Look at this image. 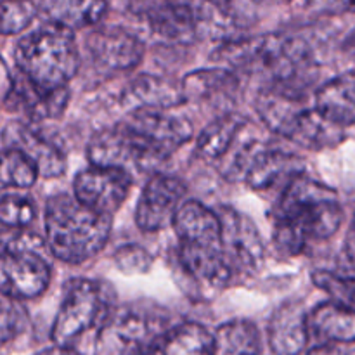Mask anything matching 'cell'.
Instances as JSON below:
<instances>
[{
	"label": "cell",
	"instance_id": "obj_34",
	"mask_svg": "<svg viewBox=\"0 0 355 355\" xmlns=\"http://www.w3.org/2000/svg\"><path fill=\"white\" fill-rule=\"evenodd\" d=\"M305 7L319 14H352L355 12V0H302Z\"/></svg>",
	"mask_w": 355,
	"mask_h": 355
},
{
	"label": "cell",
	"instance_id": "obj_3",
	"mask_svg": "<svg viewBox=\"0 0 355 355\" xmlns=\"http://www.w3.org/2000/svg\"><path fill=\"white\" fill-rule=\"evenodd\" d=\"M231 71L267 76L269 87L305 92L312 55L304 40L290 35L269 33L222 45L215 55Z\"/></svg>",
	"mask_w": 355,
	"mask_h": 355
},
{
	"label": "cell",
	"instance_id": "obj_16",
	"mask_svg": "<svg viewBox=\"0 0 355 355\" xmlns=\"http://www.w3.org/2000/svg\"><path fill=\"white\" fill-rule=\"evenodd\" d=\"M68 87L54 90L42 89L30 82L26 76L17 73V76H14L12 90L3 103L7 107H10V111H21L30 120L42 121L61 116L68 106Z\"/></svg>",
	"mask_w": 355,
	"mask_h": 355
},
{
	"label": "cell",
	"instance_id": "obj_6",
	"mask_svg": "<svg viewBox=\"0 0 355 355\" xmlns=\"http://www.w3.org/2000/svg\"><path fill=\"white\" fill-rule=\"evenodd\" d=\"M17 69L42 89H62L78 73L80 51L73 31L44 24L14 49Z\"/></svg>",
	"mask_w": 355,
	"mask_h": 355
},
{
	"label": "cell",
	"instance_id": "obj_5",
	"mask_svg": "<svg viewBox=\"0 0 355 355\" xmlns=\"http://www.w3.org/2000/svg\"><path fill=\"white\" fill-rule=\"evenodd\" d=\"M257 113L269 130L300 148L322 151L345 139V128L333 123L307 103L305 92L267 87L255 101Z\"/></svg>",
	"mask_w": 355,
	"mask_h": 355
},
{
	"label": "cell",
	"instance_id": "obj_19",
	"mask_svg": "<svg viewBox=\"0 0 355 355\" xmlns=\"http://www.w3.org/2000/svg\"><path fill=\"white\" fill-rule=\"evenodd\" d=\"M134 355H214V335L198 322H180Z\"/></svg>",
	"mask_w": 355,
	"mask_h": 355
},
{
	"label": "cell",
	"instance_id": "obj_32",
	"mask_svg": "<svg viewBox=\"0 0 355 355\" xmlns=\"http://www.w3.org/2000/svg\"><path fill=\"white\" fill-rule=\"evenodd\" d=\"M37 217L35 203L21 194L0 198V224L3 227H28Z\"/></svg>",
	"mask_w": 355,
	"mask_h": 355
},
{
	"label": "cell",
	"instance_id": "obj_29",
	"mask_svg": "<svg viewBox=\"0 0 355 355\" xmlns=\"http://www.w3.org/2000/svg\"><path fill=\"white\" fill-rule=\"evenodd\" d=\"M38 16L35 0H0V35L23 33Z\"/></svg>",
	"mask_w": 355,
	"mask_h": 355
},
{
	"label": "cell",
	"instance_id": "obj_38",
	"mask_svg": "<svg viewBox=\"0 0 355 355\" xmlns=\"http://www.w3.org/2000/svg\"><path fill=\"white\" fill-rule=\"evenodd\" d=\"M343 51H345V54L349 55L352 61H355V30L347 37L345 44H343Z\"/></svg>",
	"mask_w": 355,
	"mask_h": 355
},
{
	"label": "cell",
	"instance_id": "obj_35",
	"mask_svg": "<svg viewBox=\"0 0 355 355\" xmlns=\"http://www.w3.org/2000/svg\"><path fill=\"white\" fill-rule=\"evenodd\" d=\"M14 76L10 75L9 68H7V62L3 61V58L0 55V101H6L7 96L12 90Z\"/></svg>",
	"mask_w": 355,
	"mask_h": 355
},
{
	"label": "cell",
	"instance_id": "obj_39",
	"mask_svg": "<svg viewBox=\"0 0 355 355\" xmlns=\"http://www.w3.org/2000/svg\"><path fill=\"white\" fill-rule=\"evenodd\" d=\"M203 2L208 3V6H214V7H218V9H220V7L229 6V3H231V0H203Z\"/></svg>",
	"mask_w": 355,
	"mask_h": 355
},
{
	"label": "cell",
	"instance_id": "obj_24",
	"mask_svg": "<svg viewBox=\"0 0 355 355\" xmlns=\"http://www.w3.org/2000/svg\"><path fill=\"white\" fill-rule=\"evenodd\" d=\"M248 128V120L243 114L229 111L207 125L196 141V156L205 162L220 163L236 142Z\"/></svg>",
	"mask_w": 355,
	"mask_h": 355
},
{
	"label": "cell",
	"instance_id": "obj_28",
	"mask_svg": "<svg viewBox=\"0 0 355 355\" xmlns=\"http://www.w3.org/2000/svg\"><path fill=\"white\" fill-rule=\"evenodd\" d=\"M38 177L37 166L23 153L9 148L0 151V189H28Z\"/></svg>",
	"mask_w": 355,
	"mask_h": 355
},
{
	"label": "cell",
	"instance_id": "obj_25",
	"mask_svg": "<svg viewBox=\"0 0 355 355\" xmlns=\"http://www.w3.org/2000/svg\"><path fill=\"white\" fill-rule=\"evenodd\" d=\"M314 104L333 123L343 128L355 125V71L343 73L319 87Z\"/></svg>",
	"mask_w": 355,
	"mask_h": 355
},
{
	"label": "cell",
	"instance_id": "obj_10",
	"mask_svg": "<svg viewBox=\"0 0 355 355\" xmlns=\"http://www.w3.org/2000/svg\"><path fill=\"white\" fill-rule=\"evenodd\" d=\"M187 187L180 179L156 173L142 189L135 208V224L144 232H159L173 225L177 211L186 203Z\"/></svg>",
	"mask_w": 355,
	"mask_h": 355
},
{
	"label": "cell",
	"instance_id": "obj_31",
	"mask_svg": "<svg viewBox=\"0 0 355 355\" xmlns=\"http://www.w3.org/2000/svg\"><path fill=\"white\" fill-rule=\"evenodd\" d=\"M312 281L318 288L331 295L338 304L355 311V274H336L331 270H315Z\"/></svg>",
	"mask_w": 355,
	"mask_h": 355
},
{
	"label": "cell",
	"instance_id": "obj_1",
	"mask_svg": "<svg viewBox=\"0 0 355 355\" xmlns=\"http://www.w3.org/2000/svg\"><path fill=\"white\" fill-rule=\"evenodd\" d=\"M193 139L189 120L166 111L134 110L114 127L97 132L87 156L97 166L151 170Z\"/></svg>",
	"mask_w": 355,
	"mask_h": 355
},
{
	"label": "cell",
	"instance_id": "obj_8",
	"mask_svg": "<svg viewBox=\"0 0 355 355\" xmlns=\"http://www.w3.org/2000/svg\"><path fill=\"white\" fill-rule=\"evenodd\" d=\"M168 328L166 314L158 309L137 304L114 307L99 326L94 355H134Z\"/></svg>",
	"mask_w": 355,
	"mask_h": 355
},
{
	"label": "cell",
	"instance_id": "obj_22",
	"mask_svg": "<svg viewBox=\"0 0 355 355\" xmlns=\"http://www.w3.org/2000/svg\"><path fill=\"white\" fill-rule=\"evenodd\" d=\"M184 97L193 103H210L215 106L234 103L238 96V78L227 68H205L184 76Z\"/></svg>",
	"mask_w": 355,
	"mask_h": 355
},
{
	"label": "cell",
	"instance_id": "obj_11",
	"mask_svg": "<svg viewBox=\"0 0 355 355\" xmlns=\"http://www.w3.org/2000/svg\"><path fill=\"white\" fill-rule=\"evenodd\" d=\"M132 189V173L113 166L90 165L73 180V196L90 210L113 215Z\"/></svg>",
	"mask_w": 355,
	"mask_h": 355
},
{
	"label": "cell",
	"instance_id": "obj_4",
	"mask_svg": "<svg viewBox=\"0 0 355 355\" xmlns=\"http://www.w3.org/2000/svg\"><path fill=\"white\" fill-rule=\"evenodd\" d=\"M45 245L58 260L83 263L103 252L111 234L110 215L97 214L75 196L58 194L45 207Z\"/></svg>",
	"mask_w": 355,
	"mask_h": 355
},
{
	"label": "cell",
	"instance_id": "obj_30",
	"mask_svg": "<svg viewBox=\"0 0 355 355\" xmlns=\"http://www.w3.org/2000/svg\"><path fill=\"white\" fill-rule=\"evenodd\" d=\"M47 248L45 238L28 227L0 229V255H40Z\"/></svg>",
	"mask_w": 355,
	"mask_h": 355
},
{
	"label": "cell",
	"instance_id": "obj_23",
	"mask_svg": "<svg viewBox=\"0 0 355 355\" xmlns=\"http://www.w3.org/2000/svg\"><path fill=\"white\" fill-rule=\"evenodd\" d=\"M107 12V0H38L45 24L75 31L96 26Z\"/></svg>",
	"mask_w": 355,
	"mask_h": 355
},
{
	"label": "cell",
	"instance_id": "obj_9",
	"mask_svg": "<svg viewBox=\"0 0 355 355\" xmlns=\"http://www.w3.org/2000/svg\"><path fill=\"white\" fill-rule=\"evenodd\" d=\"M220 218L222 252L234 276H252L263 262V241L255 224L232 207L217 210Z\"/></svg>",
	"mask_w": 355,
	"mask_h": 355
},
{
	"label": "cell",
	"instance_id": "obj_13",
	"mask_svg": "<svg viewBox=\"0 0 355 355\" xmlns=\"http://www.w3.org/2000/svg\"><path fill=\"white\" fill-rule=\"evenodd\" d=\"M51 284V267L40 255H0V297L33 300Z\"/></svg>",
	"mask_w": 355,
	"mask_h": 355
},
{
	"label": "cell",
	"instance_id": "obj_27",
	"mask_svg": "<svg viewBox=\"0 0 355 355\" xmlns=\"http://www.w3.org/2000/svg\"><path fill=\"white\" fill-rule=\"evenodd\" d=\"M214 355H262L259 328L246 319L225 322L214 335Z\"/></svg>",
	"mask_w": 355,
	"mask_h": 355
},
{
	"label": "cell",
	"instance_id": "obj_26",
	"mask_svg": "<svg viewBox=\"0 0 355 355\" xmlns=\"http://www.w3.org/2000/svg\"><path fill=\"white\" fill-rule=\"evenodd\" d=\"M309 329L322 343L355 342V311L338 302H324L309 315Z\"/></svg>",
	"mask_w": 355,
	"mask_h": 355
},
{
	"label": "cell",
	"instance_id": "obj_21",
	"mask_svg": "<svg viewBox=\"0 0 355 355\" xmlns=\"http://www.w3.org/2000/svg\"><path fill=\"white\" fill-rule=\"evenodd\" d=\"M123 103L134 110L165 111L186 103L182 83L156 75H141L123 92Z\"/></svg>",
	"mask_w": 355,
	"mask_h": 355
},
{
	"label": "cell",
	"instance_id": "obj_15",
	"mask_svg": "<svg viewBox=\"0 0 355 355\" xmlns=\"http://www.w3.org/2000/svg\"><path fill=\"white\" fill-rule=\"evenodd\" d=\"M6 148L23 153L44 179H55L66 172V156L54 142L23 121H10L2 130Z\"/></svg>",
	"mask_w": 355,
	"mask_h": 355
},
{
	"label": "cell",
	"instance_id": "obj_7",
	"mask_svg": "<svg viewBox=\"0 0 355 355\" xmlns=\"http://www.w3.org/2000/svg\"><path fill=\"white\" fill-rule=\"evenodd\" d=\"M114 309V293L110 284L96 279H75L66 284V293L52 324L51 338L58 347L73 342L106 321Z\"/></svg>",
	"mask_w": 355,
	"mask_h": 355
},
{
	"label": "cell",
	"instance_id": "obj_17",
	"mask_svg": "<svg viewBox=\"0 0 355 355\" xmlns=\"http://www.w3.org/2000/svg\"><path fill=\"white\" fill-rule=\"evenodd\" d=\"M309 335V315L298 302L277 307L267 326L270 350L276 355H300L307 347Z\"/></svg>",
	"mask_w": 355,
	"mask_h": 355
},
{
	"label": "cell",
	"instance_id": "obj_40",
	"mask_svg": "<svg viewBox=\"0 0 355 355\" xmlns=\"http://www.w3.org/2000/svg\"><path fill=\"white\" fill-rule=\"evenodd\" d=\"M345 355H355V350H354V352H350V354H345Z\"/></svg>",
	"mask_w": 355,
	"mask_h": 355
},
{
	"label": "cell",
	"instance_id": "obj_12",
	"mask_svg": "<svg viewBox=\"0 0 355 355\" xmlns=\"http://www.w3.org/2000/svg\"><path fill=\"white\" fill-rule=\"evenodd\" d=\"M85 47L90 59L110 71H130L144 58L141 38L120 26H103L90 31Z\"/></svg>",
	"mask_w": 355,
	"mask_h": 355
},
{
	"label": "cell",
	"instance_id": "obj_18",
	"mask_svg": "<svg viewBox=\"0 0 355 355\" xmlns=\"http://www.w3.org/2000/svg\"><path fill=\"white\" fill-rule=\"evenodd\" d=\"M172 227L175 229L179 245L222 248V229L217 210H210L200 201L187 200L177 211Z\"/></svg>",
	"mask_w": 355,
	"mask_h": 355
},
{
	"label": "cell",
	"instance_id": "obj_33",
	"mask_svg": "<svg viewBox=\"0 0 355 355\" xmlns=\"http://www.w3.org/2000/svg\"><path fill=\"white\" fill-rule=\"evenodd\" d=\"M26 324V314L17 302L0 297V349L16 340Z\"/></svg>",
	"mask_w": 355,
	"mask_h": 355
},
{
	"label": "cell",
	"instance_id": "obj_37",
	"mask_svg": "<svg viewBox=\"0 0 355 355\" xmlns=\"http://www.w3.org/2000/svg\"><path fill=\"white\" fill-rule=\"evenodd\" d=\"M37 355H82V354L76 352L73 347H58V345H54V347H51V349L42 350V352H38Z\"/></svg>",
	"mask_w": 355,
	"mask_h": 355
},
{
	"label": "cell",
	"instance_id": "obj_20",
	"mask_svg": "<svg viewBox=\"0 0 355 355\" xmlns=\"http://www.w3.org/2000/svg\"><path fill=\"white\" fill-rule=\"evenodd\" d=\"M304 162L297 155L263 144L250 163L245 180L252 189L267 191L281 180L290 182L293 177L304 173Z\"/></svg>",
	"mask_w": 355,
	"mask_h": 355
},
{
	"label": "cell",
	"instance_id": "obj_36",
	"mask_svg": "<svg viewBox=\"0 0 355 355\" xmlns=\"http://www.w3.org/2000/svg\"><path fill=\"white\" fill-rule=\"evenodd\" d=\"M307 355H345V354L340 350L338 345H333V343H321V345L309 350Z\"/></svg>",
	"mask_w": 355,
	"mask_h": 355
},
{
	"label": "cell",
	"instance_id": "obj_2",
	"mask_svg": "<svg viewBox=\"0 0 355 355\" xmlns=\"http://www.w3.org/2000/svg\"><path fill=\"white\" fill-rule=\"evenodd\" d=\"M343 210L331 187L300 175L284 186L274 208V243L284 255H300L311 241H324L342 227Z\"/></svg>",
	"mask_w": 355,
	"mask_h": 355
},
{
	"label": "cell",
	"instance_id": "obj_14",
	"mask_svg": "<svg viewBox=\"0 0 355 355\" xmlns=\"http://www.w3.org/2000/svg\"><path fill=\"white\" fill-rule=\"evenodd\" d=\"M141 14L149 30L165 40L191 42L201 24L196 0H144Z\"/></svg>",
	"mask_w": 355,
	"mask_h": 355
}]
</instances>
